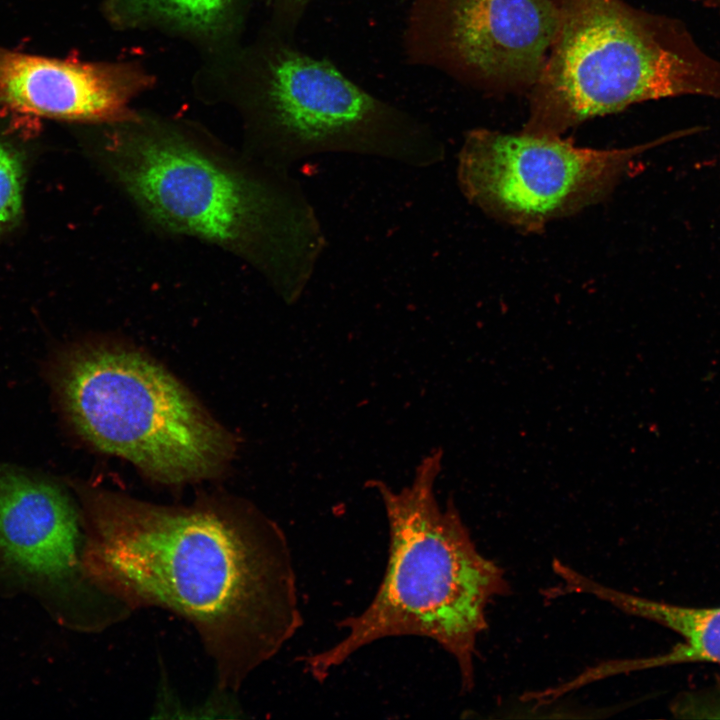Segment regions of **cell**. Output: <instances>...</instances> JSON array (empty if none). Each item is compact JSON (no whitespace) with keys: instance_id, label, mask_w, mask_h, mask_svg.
<instances>
[{"instance_id":"3957f363","label":"cell","mask_w":720,"mask_h":720,"mask_svg":"<svg viewBox=\"0 0 720 720\" xmlns=\"http://www.w3.org/2000/svg\"><path fill=\"white\" fill-rule=\"evenodd\" d=\"M442 450L425 457L412 484L400 492L379 480L389 524V558L369 605L338 623L346 633L329 648L302 656L305 671L323 682L363 647L383 638L434 640L459 667L462 689L474 684L476 641L487 627L490 600L509 592L503 570L477 550L452 500L441 509L434 482Z\"/></svg>"},{"instance_id":"4fadbf2b","label":"cell","mask_w":720,"mask_h":720,"mask_svg":"<svg viewBox=\"0 0 720 720\" xmlns=\"http://www.w3.org/2000/svg\"><path fill=\"white\" fill-rule=\"evenodd\" d=\"M153 11L175 22L206 28L224 14L230 0H143Z\"/></svg>"},{"instance_id":"7a4b0ae2","label":"cell","mask_w":720,"mask_h":720,"mask_svg":"<svg viewBox=\"0 0 720 720\" xmlns=\"http://www.w3.org/2000/svg\"><path fill=\"white\" fill-rule=\"evenodd\" d=\"M102 155L113 180L154 224L243 258L287 304L303 295L327 237L290 171L231 159L170 132L114 136Z\"/></svg>"},{"instance_id":"52a82bcc","label":"cell","mask_w":720,"mask_h":720,"mask_svg":"<svg viewBox=\"0 0 720 720\" xmlns=\"http://www.w3.org/2000/svg\"><path fill=\"white\" fill-rule=\"evenodd\" d=\"M654 143L599 150L560 136L474 129L458 155L464 196L496 218L535 231L608 195Z\"/></svg>"},{"instance_id":"5bb4252c","label":"cell","mask_w":720,"mask_h":720,"mask_svg":"<svg viewBox=\"0 0 720 720\" xmlns=\"http://www.w3.org/2000/svg\"><path fill=\"white\" fill-rule=\"evenodd\" d=\"M287 6V10L291 13V16L297 21L307 8L311 0H282Z\"/></svg>"},{"instance_id":"277c9868","label":"cell","mask_w":720,"mask_h":720,"mask_svg":"<svg viewBox=\"0 0 720 720\" xmlns=\"http://www.w3.org/2000/svg\"><path fill=\"white\" fill-rule=\"evenodd\" d=\"M557 28L523 131L560 136L647 100L720 99V63L678 22L623 0H554Z\"/></svg>"},{"instance_id":"6da1fadb","label":"cell","mask_w":720,"mask_h":720,"mask_svg":"<svg viewBox=\"0 0 720 720\" xmlns=\"http://www.w3.org/2000/svg\"><path fill=\"white\" fill-rule=\"evenodd\" d=\"M79 495L86 577L128 609L188 620L220 688L237 690L302 626L286 536L257 511L160 506L97 487Z\"/></svg>"},{"instance_id":"8fae6325","label":"cell","mask_w":720,"mask_h":720,"mask_svg":"<svg viewBox=\"0 0 720 720\" xmlns=\"http://www.w3.org/2000/svg\"><path fill=\"white\" fill-rule=\"evenodd\" d=\"M589 592L623 611L661 624L681 641L664 654L610 665L609 673L709 662L720 664V606L687 607L623 593L595 582Z\"/></svg>"},{"instance_id":"9c48e42d","label":"cell","mask_w":720,"mask_h":720,"mask_svg":"<svg viewBox=\"0 0 720 720\" xmlns=\"http://www.w3.org/2000/svg\"><path fill=\"white\" fill-rule=\"evenodd\" d=\"M143 78L120 65L90 64L0 47V104L42 117L119 122Z\"/></svg>"},{"instance_id":"8992f818","label":"cell","mask_w":720,"mask_h":720,"mask_svg":"<svg viewBox=\"0 0 720 720\" xmlns=\"http://www.w3.org/2000/svg\"><path fill=\"white\" fill-rule=\"evenodd\" d=\"M255 148L252 158L283 171L328 153L421 169L444 155L421 120L370 94L329 61L290 46L280 47L267 65Z\"/></svg>"},{"instance_id":"ba28073f","label":"cell","mask_w":720,"mask_h":720,"mask_svg":"<svg viewBox=\"0 0 720 720\" xmlns=\"http://www.w3.org/2000/svg\"><path fill=\"white\" fill-rule=\"evenodd\" d=\"M554 0H415L409 36L426 63L480 88L527 91L555 36Z\"/></svg>"},{"instance_id":"7c38bea8","label":"cell","mask_w":720,"mask_h":720,"mask_svg":"<svg viewBox=\"0 0 720 720\" xmlns=\"http://www.w3.org/2000/svg\"><path fill=\"white\" fill-rule=\"evenodd\" d=\"M23 159L0 137V235L15 227L22 215Z\"/></svg>"},{"instance_id":"30bf717a","label":"cell","mask_w":720,"mask_h":720,"mask_svg":"<svg viewBox=\"0 0 720 720\" xmlns=\"http://www.w3.org/2000/svg\"><path fill=\"white\" fill-rule=\"evenodd\" d=\"M78 520L61 488L0 464V546L17 566L56 582L86 577Z\"/></svg>"},{"instance_id":"5b68a950","label":"cell","mask_w":720,"mask_h":720,"mask_svg":"<svg viewBox=\"0 0 720 720\" xmlns=\"http://www.w3.org/2000/svg\"><path fill=\"white\" fill-rule=\"evenodd\" d=\"M56 391L77 432L167 484L217 475L233 440L172 374L128 348L93 344L59 359Z\"/></svg>"}]
</instances>
